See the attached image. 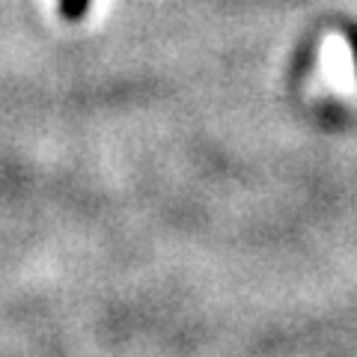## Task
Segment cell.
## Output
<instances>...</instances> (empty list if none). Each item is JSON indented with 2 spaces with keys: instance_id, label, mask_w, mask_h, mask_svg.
<instances>
[{
  "instance_id": "6da1fadb",
  "label": "cell",
  "mask_w": 357,
  "mask_h": 357,
  "mask_svg": "<svg viewBox=\"0 0 357 357\" xmlns=\"http://www.w3.org/2000/svg\"><path fill=\"white\" fill-rule=\"evenodd\" d=\"M325 66H328V81L337 84L340 89H354L357 84V75L354 69H349V63H345V45L331 39L328 48H325Z\"/></svg>"
},
{
  "instance_id": "7a4b0ae2",
  "label": "cell",
  "mask_w": 357,
  "mask_h": 357,
  "mask_svg": "<svg viewBox=\"0 0 357 357\" xmlns=\"http://www.w3.org/2000/svg\"><path fill=\"white\" fill-rule=\"evenodd\" d=\"M86 9H89V0H60V13H63V18H69V21L84 18Z\"/></svg>"
},
{
  "instance_id": "3957f363",
  "label": "cell",
  "mask_w": 357,
  "mask_h": 357,
  "mask_svg": "<svg viewBox=\"0 0 357 357\" xmlns=\"http://www.w3.org/2000/svg\"><path fill=\"white\" fill-rule=\"evenodd\" d=\"M345 42H349V51H351V69L357 75V27L345 30Z\"/></svg>"
}]
</instances>
